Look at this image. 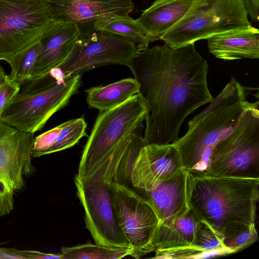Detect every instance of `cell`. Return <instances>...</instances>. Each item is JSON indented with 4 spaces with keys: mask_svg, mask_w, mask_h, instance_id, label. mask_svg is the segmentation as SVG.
I'll use <instances>...</instances> for the list:
<instances>
[{
    "mask_svg": "<svg viewBox=\"0 0 259 259\" xmlns=\"http://www.w3.org/2000/svg\"><path fill=\"white\" fill-rule=\"evenodd\" d=\"M19 252L23 259H63L60 253H48L35 250H20Z\"/></svg>",
    "mask_w": 259,
    "mask_h": 259,
    "instance_id": "28",
    "label": "cell"
},
{
    "mask_svg": "<svg viewBox=\"0 0 259 259\" xmlns=\"http://www.w3.org/2000/svg\"><path fill=\"white\" fill-rule=\"evenodd\" d=\"M193 179V175L184 168L150 190L141 191L154 209L160 224L171 223L190 209Z\"/></svg>",
    "mask_w": 259,
    "mask_h": 259,
    "instance_id": "14",
    "label": "cell"
},
{
    "mask_svg": "<svg viewBox=\"0 0 259 259\" xmlns=\"http://www.w3.org/2000/svg\"><path fill=\"white\" fill-rule=\"evenodd\" d=\"M0 258H20L18 250L14 248H0Z\"/></svg>",
    "mask_w": 259,
    "mask_h": 259,
    "instance_id": "30",
    "label": "cell"
},
{
    "mask_svg": "<svg viewBox=\"0 0 259 259\" xmlns=\"http://www.w3.org/2000/svg\"><path fill=\"white\" fill-rule=\"evenodd\" d=\"M200 220L190 208L185 214L172 223L160 224L155 250L173 249L193 245L197 227Z\"/></svg>",
    "mask_w": 259,
    "mask_h": 259,
    "instance_id": "20",
    "label": "cell"
},
{
    "mask_svg": "<svg viewBox=\"0 0 259 259\" xmlns=\"http://www.w3.org/2000/svg\"><path fill=\"white\" fill-rule=\"evenodd\" d=\"M130 68L146 108V145L175 142L186 118L213 100L207 81L208 63L194 43L139 51Z\"/></svg>",
    "mask_w": 259,
    "mask_h": 259,
    "instance_id": "1",
    "label": "cell"
},
{
    "mask_svg": "<svg viewBox=\"0 0 259 259\" xmlns=\"http://www.w3.org/2000/svg\"><path fill=\"white\" fill-rule=\"evenodd\" d=\"M184 168L178 151L171 143L145 145L133 164L131 185L140 191H147Z\"/></svg>",
    "mask_w": 259,
    "mask_h": 259,
    "instance_id": "13",
    "label": "cell"
},
{
    "mask_svg": "<svg viewBox=\"0 0 259 259\" xmlns=\"http://www.w3.org/2000/svg\"><path fill=\"white\" fill-rule=\"evenodd\" d=\"M194 244L206 252L227 249L222 233L202 219L197 227Z\"/></svg>",
    "mask_w": 259,
    "mask_h": 259,
    "instance_id": "26",
    "label": "cell"
},
{
    "mask_svg": "<svg viewBox=\"0 0 259 259\" xmlns=\"http://www.w3.org/2000/svg\"><path fill=\"white\" fill-rule=\"evenodd\" d=\"M83 116L71 119L34 138L32 157H38L71 148L87 136Z\"/></svg>",
    "mask_w": 259,
    "mask_h": 259,
    "instance_id": "19",
    "label": "cell"
},
{
    "mask_svg": "<svg viewBox=\"0 0 259 259\" xmlns=\"http://www.w3.org/2000/svg\"><path fill=\"white\" fill-rule=\"evenodd\" d=\"M93 27L96 30L107 31L131 40L139 51L148 49L150 42L137 20L129 15H115L100 18L93 22Z\"/></svg>",
    "mask_w": 259,
    "mask_h": 259,
    "instance_id": "22",
    "label": "cell"
},
{
    "mask_svg": "<svg viewBox=\"0 0 259 259\" xmlns=\"http://www.w3.org/2000/svg\"><path fill=\"white\" fill-rule=\"evenodd\" d=\"M138 52L131 40L94 28L91 32L81 31L71 53L57 69L62 73L63 77L66 78L81 75L104 65L118 64L130 68Z\"/></svg>",
    "mask_w": 259,
    "mask_h": 259,
    "instance_id": "10",
    "label": "cell"
},
{
    "mask_svg": "<svg viewBox=\"0 0 259 259\" xmlns=\"http://www.w3.org/2000/svg\"><path fill=\"white\" fill-rule=\"evenodd\" d=\"M222 233L224 246L232 253L248 247L258 239L255 223L231 222L224 227Z\"/></svg>",
    "mask_w": 259,
    "mask_h": 259,
    "instance_id": "24",
    "label": "cell"
},
{
    "mask_svg": "<svg viewBox=\"0 0 259 259\" xmlns=\"http://www.w3.org/2000/svg\"><path fill=\"white\" fill-rule=\"evenodd\" d=\"M61 254L63 259H119L130 255L131 249L85 243L62 247Z\"/></svg>",
    "mask_w": 259,
    "mask_h": 259,
    "instance_id": "23",
    "label": "cell"
},
{
    "mask_svg": "<svg viewBox=\"0 0 259 259\" xmlns=\"http://www.w3.org/2000/svg\"><path fill=\"white\" fill-rule=\"evenodd\" d=\"M85 92L89 108L103 112L122 104L138 94L139 86L135 78H127L107 85L92 87Z\"/></svg>",
    "mask_w": 259,
    "mask_h": 259,
    "instance_id": "21",
    "label": "cell"
},
{
    "mask_svg": "<svg viewBox=\"0 0 259 259\" xmlns=\"http://www.w3.org/2000/svg\"><path fill=\"white\" fill-rule=\"evenodd\" d=\"M118 225L127 239L130 256L138 259L154 251L160 220L149 202L125 184L110 182Z\"/></svg>",
    "mask_w": 259,
    "mask_h": 259,
    "instance_id": "9",
    "label": "cell"
},
{
    "mask_svg": "<svg viewBox=\"0 0 259 259\" xmlns=\"http://www.w3.org/2000/svg\"><path fill=\"white\" fill-rule=\"evenodd\" d=\"M21 87L9 78L0 81V117L5 107L20 90Z\"/></svg>",
    "mask_w": 259,
    "mask_h": 259,
    "instance_id": "27",
    "label": "cell"
},
{
    "mask_svg": "<svg viewBox=\"0 0 259 259\" xmlns=\"http://www.w3.org/2000/svg\"><path fill=\"white\" fill-rule=\"evenodd\" d=\"M259 101L252 102L231 132L214 146L209 177L259 178Z\"/></svg>",
    "mask_w": 259,
    "mask_h": 259,
    "instance_id": "5",
    "label": "cell"
},
{
    "mask_svg": "<svg viewBox=\"0 0 259 259\" xmlns=\"http://www.w3.org/2000/svg\"><path fill=\"white\" fill-rule=\"evenodd\" d=\"M146 108L137 94L122 104L100 112L83 150L76 175L90 176L113 150L145 120Z\"/></svg>",
    "mask_w": 259,
    "mask_h": 259,
    "instance_id": "7",
    "label": "cell"
},
{
    "mask_svg": "<svg viewBox=\"0 0 259 259\" xmlns=\"http://www.w3.org/2000/svg\"><path fill=\"white\" fill-rule=\"evenodd\" d=\"M34 133L19 130L0 120V217L14 208V196L34 171L31 163Z\"/></svg>",
    "mask_w": 259,
    "mask_h": 259,
    "instance_id": "11",
    "label": "cell"
},
{
    "mask_svg": "<svg viewBox=\"0 0 259 259\" xmlns=\"http://www.w3.org/2000/svg\"><path fill=\"white\" fill-rule=\"evenodd\" d=\"M243 0H193L185 15L161 37L179 48L222 32L251 25Z\"/></svg>",
    "mask_w": 259,
    "mask_h": 259,
    "instance_id": "6",
    "label": "cell"
},
{
    "mask_svg": "<svg viewBox=\"0 0 259 259\" xmlns=\"http://www.w3.org/2000/svg\"><path fill=\"white\" fill-rule=\"evenodd\" d=\"M47 1L52 21L78 25L112 15H128L135 8L132 0Z\"/></svg>",
    "mask_w": 259,
    "mask_h": 259,
    "instance_id": "16",
    "label": "cell"
},
{
    "mask_svg": "<svg viewBox=\"0 0 259 259\" xmlns=\"http://www.w3.org/2000/svg\"><path fill=\"white\" fill-rule=\"evenodd\" d=\"M7 75V74L6 73L4 69L2 67V66L0 65V81L4 80Z\"/></svg>",
    "mask_w": 259,
    "mask_h": 259,
    "instance_id": "31",
    "label": "cell"
},
{
    "mask_svg": "<svg viewBox=\"0 0 259 259\" xmlns=\"http://www.w3.org/2000/svg\"><path fill=\"white\" fill-rule=\"evenodd\" d=\"M110 182L93 176L83 180L76 176L74 178L77 195L84 210L86 227L95 243L130 248L116 217Z\"/></svg>",
    "mask_w": 259,
    "mask_h": 259,
    "instance_id": "12",
    "label": "cell"
},
{
    "mask_svg": "<svg viewBox=\"0 0 259 259\" xmlns=\"http://www.w3.org/2000/svg\"><path fill=\"white\" fill-rule=\"evenodd\" d=\"M247 89L232 76L206 108L188 122L186 133L171 143L184 167L193 175L207 170L215 144L231 132L251 104L247 100Z\"/></svg>",
    "mask_w": 259,
    "mask_h": 259,
    "instance_id": "2",
    "label": "cell"
},
{
    "mask_svg": "<svg viewBox=\"0 0 259 259\" xmlns=\"http://www.w3.org/2000/svg\"><path fill=\"white\" fill-rule=\"evenodd\" d=\"M40 47L39 39L20 54L11 66V71L8 77L20 87L30 79Z\"/></svg>",
    "mask_w": 259,
    "mask_h": 259,
    "instance_id": "25",
    "label": "cell"
},
{
    "mask_svg": "<svg viewBox=\"0 0 259 259\" xmlns=\"http://www.w3.org/2000/svg\"><path fill=\"white\" fill-rule=\"evenodd\" d=\"M248 15L252 20L258 22L259 20V0H243Z\"/></svg>",
    "mask_w": 259,
    "mask_h": 259,
    "instance_id": "29",
    "label": "cell"
},
{
    "mask_svg": "<svg viewBox=\"0 0 259 259\" xmlns=\"http://www.w3.org/2000/svg\"><path fill=\"white\" fill-rule=\"evenodd\" d=\"M259 178L194 175L190 208L222 233L233 222L255 223Z\"/></svg>",
    "mask_w": 259,
    "mask_h": 259,
    "instance_id": "3",
    "label": "cell"
},
{
    "mask_svg": "<svg viewBox=\"0 0 259 259\" xmlns=\"http://www.w3.org/2000/svg\"><path fill=\"white\" fill-rule=\"evenodd\" d=\"M81 76L59 77L51 71L41 78L27 81L5 107L0 120L27 133L41 130L50 118L77 93Z\"/></svg>",
    "mask_w": 259,
    "mask_h": 259,
    "instance_id": "4",
    "label": "cell"
},
{
    "mask_svg": "<svg viewBox=\"0 0 259 259\" xmlns=\"http://www.w3.org/2000/svg\"><path fill=\"white\" fill-rule=\"evenodd\" d=\"M51 21L47 0H0V60L11 66Z\"/></svg>",
    "mask_w": 259,
    "mask_h": 259,
    "instance_id": "8",
    "label": "cell"
},
{
    "mask_svg": "<svg viewBox=\"0 0 259 259\" xmlns=\"http://www.w3.org/2000/svg\"><path fill=\"white\" fill-rule=\"evenodd\" d=\"M209 51L224 60L259 58V30L249 25L206 38Z\"/></svg>",
    "mask_w": 259,
    "mask_h": 259,
    "instance_id": "17",
    "label": "cell"
},
{
    "mask_svg": "<svg viewBox=\"0 0 259 259\" xmlns=\"http://www.w3.org/2000/svg\"><path fill=\"white\" fill-rule=\"evenodd\" d=\"M193 0H155L137 19L150 41L160 39L165 32L187 13Z\"/></svg>",
    "mask_w": 259,
    "mask_h": 259,
    "instance_id": "18",
    "label": "cell"
},
{
    "mask_svg": "<svg viewBox=\"0 0 259 259\" xmlns=\"http://www.w3.org/2000/svg\"><path fill=\"white\" fill-rule=\"evenodd\" d=\"M80 33L75 23L52 21L40 38V49L29 80L57 69L71 53Z\"/></svg>",
    "mask_w": 259,
    "mask_h": 259,
    "instance_id": "15",
    "label": "cell"
}]
</instances>
